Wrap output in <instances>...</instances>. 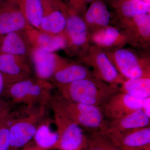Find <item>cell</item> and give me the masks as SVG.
I'll list each match as a JSON object with an SVG mask.
<instances>
[{
	"mask_svg": "<svg viewBox=\"0 0 150 150\" xmlns=\"http://www.w3.org/2000/svg\"><path fill=\"white\" fill-rule=\"evenodd\" d=\"M33 28L28 23L17 0L0 3V35Z\"/></svg>",
	"mask_w": 150,
	"mask_h": 150,
	"instance_id": "7c38bea8",
	"label": "cell"
},
{
	"mask_svg": "<svg viewBox=\"0 0 150 150\" xmlns=\"http://www.w3.org/2000/svg\"><path fill=\"white\" fill-rule=\"evenodd\" d=\"M150 97L145 98L142 110L146 115L150 118Z\"/></svg>",
	"mask_w": 150,
	"mask_h": 150,
	"instance_id": "4dcf8cb0",
	"label": "cell"
},
{
	"mask_svg": "<svg viewBox=\"0 0 150 150\" xmlns=\"http://www.w3.org/2000/svg\"><path fill=\"white\" fill-rule=\"evenodd\" d=\"M123 48L105 51L119 74L125 80L150 78L149 51Z\"/></svg>",
	"mask_w": 150,
	"mask_h": 150,
	"instance_id": "277c9868",
	"label": "cell"
},
{
	"mask_svg": "<svg viewBox=\"0 0 150 150\" xmlns=\"http://www.w3.org/2000/svg\"><path fill=\"white\" fill-rule=\"evenodd\" d=\"M54 86L51 82L30 77L9 86L3 96L14 103L51 107Z\"/></svg>",
	"mask_w": 150,
	"mask_h": 150,
	"instance_id": "7a4b0ae2",
	"label": "cell"
},
{
	"mask_svg": "<svg viewBox=\"0 0 150 150\" xmlns=\"http://www.w3.org/2000/svg\"><path fill=\"white\" fill-rule=\"evenodd\" d=\"M51 123L49 118H45L38 126L33 137L37 146L43 150L53 149L58 141V134L52 130Z\"/></svg>",
	"mask_w": 150,
	"mask_h": 150,
	"instance_id": "d4e9b609",
	"label": "cell"
},
{
	"mask_svg": "<svg viewBox=\"0 0 150 150\" xmlns=\"http://www.w3.org/2000/svg\"><path fill=\"white\" fill-rule=\"evenodd\" d=\"M102 134L121 150H150V126Z\"/></svg>",
	"mask_w": 150,
	"mask_h": 150,
	"instance_id": "4fadbf2b",
	"label": "cell"
},
{
	"mask_svg": "<svg viewBox=\"0 0 150 150\" xmlns=\"http://www.w3.org/2000/svg\"><path fill=\"white\" fill-rule=\"evenodd\" d=\"M93 77V73L88 67L77 61L69 60L54 74L50 82L56 87Z\"/></svg>",
	"mask_w": 150,
	"mask_h": 150,
	"instance_id": "e0dca14e",
	"label": "cell"
},
{
	"mask_svg": "<svg viewBox=\"0 0 150 150\" xmlns=\"http://www.w3.org/2000/svg\"><path fill=\"white\" fill-rule=\"evenodd\" d=\"M6 90V86L2 75L0 72V98L3 96L5 91Z\"/></svg>",
	"mask_w": 150,
	"mask_h": 150,
	"instance_id": "1f68e13d",
	"label": "cell"
},
{
	"mask_svg": "<svg viewBox=\"0 0 150 150\" xmlns=\"http://www.w3.org/2000/svg\"><path fill=\"white\" fill-rule=\"evenodd\" d=\"M28 23L31 27L38 29L44 14L41 0H17Z\"/></svg>",
	"mask_w": 150,
	"mask_h": 150,
	"instance_id": "603a6c76",
	"label": "cell"
},
{
	"mask_svg": "<svg viewBox=\"0 0 150 150\" xmlns=\"http://www.w3.org/2000/svg\"><path fill=\"white\" fill-rule=\"evenodd\" d=\"M62 10L67 19L64 33L67 44L64 50L68 56L79 58L86 54L91 46L87 28L82 17L71 12L66 4Z\"/></svg>",
	"mask_w": 150,
	"mask_h": 150,
	"instance_id": "52a82bcc",
	"label": "cell"
},
{
	"mask_svg": "<svg viewBox=\"0 0 150 150\" xmlns=\"http://www.w3.org/2000/svg\"><path fill=\"white\" fill-rule=\"evenodd\" d=\"M29 57L0 54V72L6 89L12 84L31 77L32 67Z\"/></svg>",
	"mask_w": 150,
	"mask_h": 150,
	"instance_id": "30bf717a",
	"label": "cell"
},
{
	"mask_svg": "<svg viewBox=\"0 0 150 150\" xmlns=\"http://www.w3.org/2000/svg\"><path fill=\"white\" fill-rule=\"evenodd\" d=\"M26 35L33 48H38L50 52L64 50L66 47V38L64 33L52 35L31 28L25 30Z\"/></svg>",
	"mask_w": 150,
	"mask_h": 150,
	"instance_id": "ffe728a7",
	"label": "cell"
},
{
	"mask_svg": "<svg viewBox=\"0 0 150 150\" xmlns=\"http://www.w3.org/2000/svg\"><path fill=\"white\" fill-rule=\"evenodd\" d=\"M10 118L11 112L5 117L0 118V150L9 149Z\"/></svg>",
	"mask_w": 150,
	"mask_h": 150,
	"instance_id": "4316f807",
	"label": "cell"
},
{
	"mask_svg": "<svg viewBox=\"0 0 150 150\" xmlns=\"http://www.w3.org/2000/svg\"><path fill=\"white\" fill-rule=\"evenodd\" d=\"M82 17L89 34L112 25V15L104 0H93Z\"/></svg>",
	"mask_w": 150,
	"mask_h": 150,
	"instance_id": "2e32d148",
	"label": "cell"
},
{
	"mask_svg": "<svg viewBox=\"0 0 150 150\" xmlns=\"http://www.w3.org/2000/svg\"><path fill=\"white\" fill-rule=\"evenodd\" d=\"M61 7L53 6L44 7V14L38 30L52 35L64 33L67 19Z\"/></svg>",
	"mask_w": 150,
	"mask_h": 150,
	"instance_id": "44dd1931",
	"label": "cell"
},
{
	"mask_svg": "<svg viewBox=\"0 0 150 150\" xmlns=\"http://www.w3.org/2000/svg\"><path fill=\"white\" fill-rule=\"evenodd\" d=\"M21 115L11 112L9 149L23 146L34 137L40 123L47 118V107L26 105Z\"/></svg>",
	"mask_w": 150,
	"mask_h": 150,
	"instance_id": "3957f363",
	"label": "cell"
},
{
	"mask_svg": "<svg viewBox=\"0 0 150 150\" xmlns=\"http://www.w3.org/2000/svg\"><path fill=\"white\" fill-rule=\"evenodd\" d=\"M76 60L88 68L91 67L95 77L110 85L119 87L125 81L105 52L96 46L91 45L86 54Z\"/></svg>",
	"mask_w": 150,
	"mask_h": 150,
	"instance_id": "ba28073f",
	"label": "cell"
},
{
	"mask_svg": "<svg viewBox=\"0 0 150 150\" xmlns=\"http://www.w3.org/2000/svg\"><path fill=\"white\" fill-rule=\"evenodd\" d=\"M56 87L59 94L69 101L102 108L119 92V87L110 85L95 77L80 80Z\"/></svg>",
	"mask_w": 150,
	"mask_h": 150,
	"instance_id": "6da1fadb",
	"label": "cell"
},
{
	"mask_svg": "<svg viewBox=\"0 0 150 150\" xmlns=\"http://www.w3.org/2000/svg\"><path fill=\"white\" fill-rule=\"evenodd\" d=\"M108 3H109V4H111L113 2H115V1H118V0H106Z\"/></svg>",
	"mask_w": 150,
	"mask_h": 150,
	"instance_id": "836d02e7",
	"label": "cell"
},
{
	"mask_svg": "<svg viewBox=\"0 0 150 150\" xmlns=\"http://www.w3.org/2000/svg\"><path fill=\"white\" fill-rule=\"evenodd\" d=\"M119 92L128 94L137 98L150 97V78H140L125 80L118 88Z\"/></svg>",
	"mask_w": 150,
	"mask_h": 150,
	"instance_id": "cb8c5ba5",
	"label": "cell"
},
{
	"mask_svg": "<svg viewBox=\"0 0 150 150\" xmlns=\"http://www.w3.org/2000/svg\"><path fill=\"white\" fill-rule=\"evenodd\" d=\"M25 150H43L42 149H40V148L38 147L37 146L36 147H31L30 148H28V149H26Z\"/></svg>",
	"mask_w": 150,
	"mask_h": 150,
	"instance_id": "d6a6232c",
	"label": "cell"
},
{
	"mask_svg": "<svg viewBox=\"0 0 150 150\" xmlns=\"http://www.w3.org/2000/svg\"><path fill=\"white\" fill-rule=\"evenodd\" d=\"M52 101L79 126L91 134L102 131L107 124L102 107L71 102L59 94L53 96Z\"/></svg>",
	"mask_w": 150,
	"mask_h": 150,
	"instance_id": "5b68a950",
	"label": "cell"
},
{
	"mask_svg": "<svg viewBox=\"0 0 150 150\" xmlns=\"http://www.w3.org/2000/svg\"><path fill=\"white\" fill-rule=\"evenodd\" d=\"M142 1H144L145 2L150 3V0H142Z\"/></svg>",
	"mask_w": 150,
	"mask_h": 150,
	"instance_id": "e575fe53",
	"label": "cell"
},
{
	"mask_svg": "<svg viewBox=\"0 0 150 150\" xmlns=\"http://www.w3.org/2000/svg\"><path fill=\"white\" fill-rule=\"evenodd\" d=\"M5 1V0H0V3L4 1Z\"/></svg>",
	"mask_w": 150,
	"mask_h": 150,
	"instance_id": "d590c367",
	"label": "cell"
},
{
	"mask_svg": "<svg viewBox=\"0 0 150 150\" xmlns=\"http://www.w3.org/2000/svg\"><path fill=\"white\" fill-rule=\"evenodd\" d=\"M86 150H121L104 134L99 132L91 134L88 137Z\"/></svg>",
	"mask_w": 150,
	"mask_h": 150,
	"instance_id": "484cf974",
	"label": "cell"
},
{
	"mask_svg": "<svg viewBox=\"0 0 150 150\" xmlns=\"http://www.w3.org/2000/svg\"><path fill=\"white\" fill-rule=\"evenodd\" d=\"M110 5L115 11L112 18H129L150 14V3L142 0H118Z\"/></svg>",
	"mask_w": 150,
	"mask_h": 150,
	"instance_id": "7402d4cb",
	"label": "cell"
},
{
	"mask_svg": "<svg viewBox=\"0 0 150 150\" xmlns=\"http://www.w3.org/2000/svg\"><path fill=\"white\" fill-rule=\"evenodd\" d=\"M43 6H60L64 2L63 0H41Z\"/></svg>",
	"mask_w": 150,
	"mask_h": 150,
	"instance_id": "f546056e",
	"label": "cell"
},
{
	"mask_svg": "<svg viewBox=\"0 0 150 150\" xmlns=\"http://www.w3.org/2000/svg\"><path fill=\"white\" fill-rule=\"evenodd\" d=\"M93 0H66L67 8L73 13L83 17L89 5Z\"/></svg>",
	"mask_w": 150,
	"mask_h": 150,
	"instance_id": "83f0119b",
	"label": "cell"
},
{
	"mask_svg": "<svg viewBox=\"0 0 150 150\" xmlns=\"http://www.w3.org/2000/svg\"><path fill=\"white\" fill-rule=\"evenodd\" d=\"M144 99L118 92L102 107L103 113L105 116L111 120L123 118L134 111L142 109Z\"/></svg>",
	"mask_w": 150,
	"mask_h": 150,
	"instance_id": "5bb4252c",
	"label": "cell"
},
{
	"mask_svg": "<svg viewBox=\"0 0 150 150\" xmlns=\"http://www.w3.org/2000/svg\"><path fill=\"white\" fill-rule=\"evenodd\" d=\"M112 25L121 30L127 38L128 44L134 48L149 51L150 14L129 18H112Z\"/></svg>",
	"mask_w": 150,
	"mask_h": 150,
	"instance_id": "9c48e42d",
	"label": "cell"
},
{
	"mask_svg": "<svg viewBox=\"0 0 150 150\" xmlns=\"http://www.w3.org/2000/svg\"><path fill=\"white\" fill-rule=\"evenodd\" d=\"M11 112L10 103L0 98V118L8 115Z\"/></svg>",
	"mask_w": 150,
	"mask_h": 150,
	"instance_id": "f1b7e54d",
	"label": "cell"
},
{
	"mask_svg": "<svg viewBox=\"0 0 150 150\" xmlns=\"http://www.w3.org/2000/svg\"><path fill=\"white\" fill-rule=\"evenodd\" d=\"M54 122L58 139L54 149L59 150H86L88 137L82 129L51 100Z\"/></svg>",
	"mask_w": 150,
	"mask_h": 150,
	"instance_id": "8992f818",
	"label": "cell"
},
{
	"mask_svg": "<svg viewBox=\"0 0 150 150\" xmlns=\"http://www.w3.org/2000/svg\"><path fill=\"white\" fill-rule=\"evenodd\" d=\"M30 57L36 78L50 82L54 74L69 60L55 52L38 48H33Z\"/></svg>",
	"mask_w": 150,
	"mask_h": 150,
	"instance_id": "8fae6325",
	"label": "cell"
},
{
	"mask_svg": "<svg viewBox=\"0 0 150 150\" xmlns=\"http://www.w3.org/2000/svg\"><path fill=\"white\" fill-rule=\"evenodd\" d=\"M150 118L142 109L134 111L123 118L112 119L108 122L101 134L123 132L150 126Z\"/></svg>",
	"mask_w": 150,
	"mask_h": 150,
	"instance_id": "d6986e66",
	"label": "cell"
},
{
	"mask_svg": "<svg viewBox=\"0 0 150 150\" xmlns=\"http://www.w3.org/2000/svg\"><path fill=\"white\" fill-rule=\"evenodd\" d=\"M1 36L0 54L30 57L33 48L25 31H15Z\"/></svg>",
	"mask_w": 150,
	"mask_h": 150,
	"instance_id": "ac0fdd59",
	"label": "cell"
},
{
	"mask_svg": "<svg viewBox=\"0 0 150 150\" xmlns=\"http://www.w3.org/2000/svg\"><path fill=\"white\" fill-rule=\"evenodd\" d=\"M90 43L104 51L125 47L128 40L123 32L114 25H108L89 34Z\"/></svg>",
	"mask_w": 150,
	"mask_h": 150,
	"instance_id": "9a60e30c",
	"label": "cell"
}]
</instances>
